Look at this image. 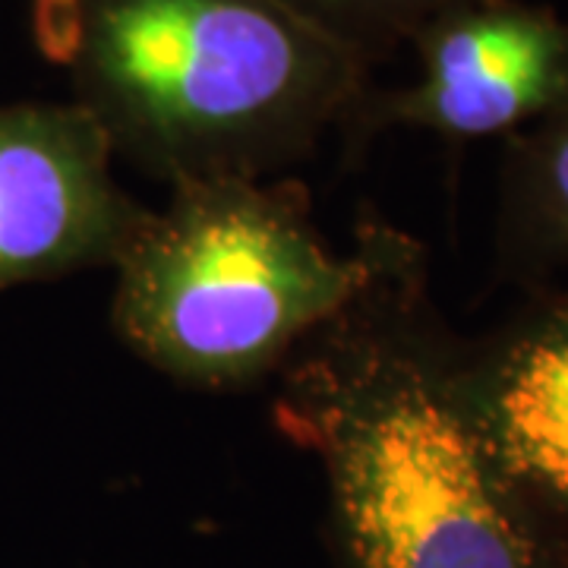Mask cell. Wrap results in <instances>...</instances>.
Wrapping results in <instances>:
<instances>
[{"label": "cell", "mask_w": 568, "mask_h": 568, "mask_svg": "<svg viewBox=\"0 0 568 568\" xmlns=\"http://www.w3.org/2000/svg\"><path fill=\"white\" fill-rule=\"evenodd\" d=\"M354 234L364 284L272 379V426L323 467L335 568H566L467 402L426 246L373 212Z\"/></svg>", "instance_id": "6da1fadb"}, {"label": "cell", "mask_w": 568, "mask_h": 568, "mask_svg": "<svg viewBox=\"0 0 568 568\" xmlns=\"http://www.w3.org/2000/svg\"><path fill=\"white\" fill-rule=\"evenodd\" d=\"M29 22L114 162L164 186L291 174L373 85L278 0H32Z\"/></svg>", "instance_id": "7a4b0ae2"}, {"label": "cell", "mask_w": 568, "mask_h": 568, "mask_svg": "<svg viewBox=\"0 0 568 568\" xmlns=\"http://www.w3.org/2000/svg\"><path fill=\"white\" fill-rule=\"evenodd\" d=\"M111 332L136 361L196 392L272 383L306 335L357 294L366 244L325 241L297 178L168 186L114 263Z\"/></svg>", "instance_id": "3957f363"}, {"label": "cell", "mask_w": 568, "mask_h": 568, "mask_svg": "<svg viewBox=\"0 0 568 568\" xmlns=\"http://www.w3.org/2000/svg\"><path fill=\"white\" fill-rule=\"evenodd\" d=\"M417 80L376 82L342 126L357 159L388 130H424L448 145L511 136L568 104V17L530 0H462L410 41Z\"/></svg>", "instance_id": "277c9868"}, {"label": "cell", "mask_w": 568, "mask_h": 568, "mask_svg": "<svg viewBox=\"0 0 568 568\" xmlns=\"http://www.w3.org/2000/svg\"><path fill=\"white\" fill-rule=\"evenodd\" d=\"M149 215L80 104H0V291L114 268Z\"/></svg>", "instance_id": "5b68a950"}, {"label": "cell", "mask_w": 568, "mask_h": 568, "mask_svg": "<svg viewBox=\"0 0 568 568\" xmlns=\"http://www.w3.org/2000/svg\"><path fill=\"white\" fill-rule=\"evenodd\" d=\"M493 278L518 294L568 284V104L503 142Z\"/></svg>", "instance_id": "8992f818"}, {"label": "cell", "mask_w": 568, "mask_h": 568, "mask_svg": "<svg viewBox=\"0 0 568 568\" xmlns=\"http://www.w3.org/2000/svg\"><path fill=\"white\" fill-rule=\"evenodd\" d=\"M291 13L345 44L373 70L405 48L410 36L462 0H278Z\"/></svg>", "instance_id": "52a82bcc"}, {"label": "cell", "mask_w": 568, "mask_h": 568, "mask_svg": "<svg viewBox=\"0 0 568 568\" xmlns=\"http://www.w3.org/2000/svg\"><path fill=\"white\" fill-rule=\"evenodd\" d=\"M566 568H568V562H566Z\"/></svg>", "instance_id": "ba28073f"}]
</instances>
